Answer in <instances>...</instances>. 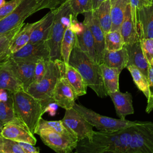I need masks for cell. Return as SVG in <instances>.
<instances>
[{"label": "cell", "mask_w": 153, "mask_h": 153, "mask_svg": "<svg viewBox=\"0 0 153 153\" xmlns=\"http://www.w3.org/2000/svg\"><path fill=\"white\" fill-rule=\"evenodd\" d=\"M130 137L131 127L114 132L94 131L91 140H78L72 153H127Z\"/></svg>", "instance_id": "6da1fadb"}, {"label": "cell", "mask_w": 153, "mask_h": 153, "mask_svg": "<svg viewBox=\"0 0 153 153\" xmlns=\"http://www.w3.org/2000/svg\"><path fill=\"white\" fill-rule=\"evenodd\" d=\"M69 65L79 72L87 86L99 97L103 98L108 96L104 85L100 64L93 61L80 48L76 38L69 57Z\"/></svg>", "instance_id": "7a4b0ae2"}, {"label": "cell", "mask_w": 153, "mask_h": 153, "mask_svg": "<svg viewBox=\"0 0 153 153\" xmlns=\"http://www.w3.org/2000/svg\"><path fill=\"white\" fill-rule=\"evenodd\" d=\"M13 97L16 117L32 134H35L39 121L45 112L41 102L23 89L14 93Z\"/></svg>", "instance_id": "3957f363"}, {"label": "cell", "mask_w": 153, "mask_h": 153, "mask_svg": "<svg viewBox=\"0 0 153 153\" xmlns=\"http://www.w3.org/2000/svg\"><path fill=\"white\" fill-rule=\"evenodd\" d=\"M72 17L68 1L56 10L54 22L47 40L50 50V59L51 61L62 60L60 51L61 42L66 29L71 26Z\"/></svg>", "instance_id": "277c9868"}, {"label": "cell", "mask_w": 153, "mask_h": 153, "mask_svg": "<svg viewBox=\"0 0 153 153\" xmlns=\"http://www.w3.org/2000/svg\"><path fill=\"white\" fill-rule=\"evenodd\" d=\"M60 76V71L57 63L48 60L47 70L42 79L38 82L31 84L26 90L28 93L41 102L45 111L51 103H54V90Z\"/></svg>", "instance_id": "5b68a950"}, {"label": "cell", "mask_w": 153, "mask_h": 153, "mask_svg": "<svg viewBox=\"0 0 153 153\" xmlns=\"http://www.w3.org/2000/svg\"><path fill=\"white\" fill-rule=\"evenodd\" d=\"M73 108L80 114L93 127L101 131L114 132L131 127L137 123V121H132L126 119H116L102 115L82 105L76 103H75Z\"/></svg>", "instance_id": "8992f818"}, {"label": "cell", "mask_w": 153, "mask_h": 153, "mask_svg": "<svg viewBox=\"0 0 153 153\" xmlns=\"http://www.w3.org/2000/svg\"><path fill=\"white\" fill-rule=\"evenodd\" d=\"M127 153H153V122L137 121L131 127Z\"/></svg>", "instance_id": "52a82bcc"}, {"label": "cell", "mask_w": 153, "mask_h": 153, "mask_svg": "<svg viewBox=\"0 0 153 153\" xmlns=\"http://www.w3.org/2000/svg\"><path fill=\"white\" fill-rule=\"evenodd\" d=\"M39 10L36 0H22L13 11L0 21V35L23 24L28 17Z\"/></svg>", "instance_id": "ba28073f"}, {"label": "cell", "mask_w": 153, "mask_h": 153, "mask_svg": "<svg viewBox=\"0 0 153 153\" xmlns=\"http://www.w3.org/2000/svg\"><path fill=\"white\" fill-rule=\"evenodd\" d=\"M62 121L78 141L85 138L90 140L92 139L94 131L93 126L73 108L65 110V115Z\"/></svg>", "instance_id": "9c48e42d"}, {"label": "cell", "mask_w": 153, "mask_h": 153, "mask_svg": "<svg viewBox=\"0 0 153 153\" xmlns=\"http://www.w3.org/2000/svg\"><path fill=\"white\" fill-rule=\"evenodd\" d=\"M42 142L57 153H72L78 140L69 135L43 129L36 132Z\"/></svg>", "instance_id": "30bf717a"}, {"label": "cell", "mask_w": 153, "mask_h": 153, "mask_svg": "<svg viewBox=\"0 0 153 153\" xmlns=\"http://www.w3.org/2000/svg\"><path fill=\"white\" fill-rule=\"evenodd\" d=\"M0 135L17 142H25L33 145L36 143L33 134L17 117L3 126Z\"/></svg>", "instance_id": "8fae6325"}, {"label": "cell", "mask_w": 153, "mask_h": 153, "mask_svg": "<svg viewBox=\"0 0 153 153\" xmlns=\"http://www.w3.org/2000/svg\"><path fill=\"white\" fill-rule=\"evenodd\" d=\"M38 60L32 59L13 58L11 56L8 59L12 71L22 82L25 91L33 82L35 69Z\"/></svg>", "instance_id": "7c38bea8"}, {"label": "cell", "mask_w": 153, "mask_h": 153, "mask_svg": "<svg viewBox=\"0 0 153 153\" xmlns=\"http://www.w3.org/2000/svg\"><path fill=\"white\" fill-rule=\"evenodd\" d=\"M78 98L72 88L61 75L58 79L53 93V100L57 106L69 109L73 108Z\"/></svg>", "instance_id": "4fadbf2b"}, {"label": "cell", "mask_w": 153, "mask_h": 153, "mask_svg": "<svg viewBox=\"0 0 153 153\" xmlns=\"http://www.w3.org/2000/svg\"><path fill=\"white\" fill-rule=\"evenodd\" d=\"M84 16L83 23L88 27L94 39L97 63L101 64L105 50V33L102 29L97 18L93 14V10L84 13Z\"/></svg>", "instance_id": "5bb4252c"}, {"label": "cell", "mask_w": 153, "mask_h": 153, "mask_svg": "<svg viewBox=\"0 0 153 153\" xmlns=\"http://www.w3.org/2000/svg\"><path fill=\"white\" fill-rule=\"evenodd\" d=\"M54 62L59 67L60 75L65 78L77 97L85 95L88 86L79 72L70 65L65 64L63 60H56Z\"/></svg>", "instance_id": "9a60e30c"}, {"label": "cell", "mask_w": 153, "mask_h": 153, "mask_svg": "<svg viewBox=\"0 0 153 153\" xmlns=\"http://www.w3.org/2000/svg\"><path fill=\"white\" fill-rule=\"evenodd\" d=\"M11 57L17 59H44L50 60V50L47 41H42L36 43L28 42L20 50L11 54Z\"/></svg>", "instance_id": "2e32d148"}, {"label": "cell", "mask_w": 153, "mask_h": 153, "mask_svg": "<svg viewBox=\"0 0 153 153\" xmlns=\"http://www.w3.org/2000/svg\"><path fill=\"white\" fill-rule=\"evenodd\" d=\"M56 10H50L39 20L33 23L29 42L47 41L54 22Z\"/></svg>", "instance_id": "e0dca14e"}, {"label": "cell", "mask_w": 153, "mask_h": 153, "mask_svg": "<svg viewBox=\"0 0 153 153\" xmlns=\"http://www.w3.org/2000/svg\"><path fill=\"white\" fill-rule=\"evenodd\" d=\"M111 99L117 115L121 119H126L128 115L134 112L133 106L132 95L129 92L123 93L120 90L109 93L108 94Z\"/></svg>", "instance_id": "ac0fdd59"}, {"label": "cell", "mask_w": 153, "mask_h": 153, "mask_svg": "<svg viewBox=\"0 0 153 153\" xmlns=\"http://www.w3.org/2000/svg\"><path fill=\"white\" fill-rule=\"evenodd\" d=\"M124 47L127 50L128 56L127 66H136L148 78L149 63L143 53L140 41L131 44H125Z\"/></svg>", "instance_id": "d6986e66"}, {"label": "cell", "mask_w": 153, "mask_h": 153, "mask_svg": "<svg viewBox=\"0 0 153 153\" xmlns=\"http://www.w3.org/2000/svg\"><path fill=\"white\" fill-rule=\"evenodd\" d=\"M139 37L153 39V2L150 4L139 5Z\"/></svg>", "instance_id": "ffe728a7"}, {"label": "cell", "mask_w": 153, "mask_h": 153, "mask_svg": "<svg viewBox=\"0 0 153 153\" xmlns=\"http://www.w3.org/2000/svg\"><path fill=\"white\" fill-rule=\"evenodd\" d=\"M0 89L6 90L13 93L24 90L22 82L12 71L8 59L0 65Z\"/></svg>", "instance_id": "44dd1931"}, {"label": "cell", "mask_w": 153, "mask_h": 153, "mask_svg": "<svg viewBox=\"0 0 153 153\" xmlns=\"http://www.w3.org/2000/svg\"><path fill=\"white\" fill-rule=\"evenodd\" d=\"M13 94L8 90L0 89V123L3 126L16 117Z\"/></svg>", "instance_id": "7402d4cb"}, {"label": "cell", "mask_w": 153, "mask_h": 153, "mask_svg": "<svg viewBox=\"0 0 153 153\" xmlns=\"http://www.w3.org/2000/svg\"><path fill=\"white\" fill-rule=\"evenodd\" d=\"M127 63L128 56L124 47L115 51L105 50L102 63L111 68H117L121 72L123 69L127 67Z\"/></svg>", "instance_id": "603a6c76"}, {"label": "cell", "mask_w": 153, "mask_h": 153, "mask_svg": "<svg viewBox=\"0 0 153 153\" xmlns=\"http://www.w3.org/2000/svg\"><path fill=\"white\" fill-rule=\"evenodd\" d=\"M120 30L123 38L124 44H131L140 41L132 20L130 4L126 10L124 17Z\"/></svg>", "instance_id": "cb8c5ba5"}, {"label": "cell", "mask_w": 153, "mask_h": 153, "mask_svg": "<svg viewBox=\"0 0 153 153\" xmlns=\"http://www.w3.org/2000/svg\"><path fill=\"white\" fill-rule=\"evenodd\" d=\"M76 38L80 48L93 61L97 63L94 39L90 29L85 24H84L82 32L78 35H76Z\"/></svg>", "instance_id": "d4e9b609"}, {"label": "cell", "mask_w": 153, "mask_h": 153, "mask_svg": "<svg viewBox=\"0 0 153 153\" xmlns=\"http://www.w3.org/2000/svg\"><path fill=\"white\" fill-rule=\"evenodd\" d=\"M103 80L107 93L115 92L119 89L120 71L114 68H111L103 63L100 64Z\"/></svg>", "instance_id": "484cf974"}, {"label": "cell", "mask_w": 153, "mask_h": 153, "mask_svg": "<svg viewBox=\"0 0 153 153\" xmlns=\"http://www.w3.org/2000/svg\"><path fill=\"white\" fill-rule=\"evenodd\" d=\"M129 0H111L112 27L111 31L120 30Z\"/></svg>", "instance_id": "4316f807"}, {"label": "cell", "mask_w": 153, "mask_h": 153, "mask_svg": "<svg viewBox=\"0 0 153 153\" xmlns=\"http://www.w3.org/2000/svg\"><path fill=\"white\" fill-rule=\"evenodd\" d=\"M93 13L105 34L110 32L112 27L111 0L103 1L96 9L93 10Z\"/></svg>", "instance_id": "83f0119b"}, {"label": "cell", "mask_w": 153, "mask_h": 153, "mask_svg": "<svg viewBox=\"0 0 153 153\" xmlns=\"http://www.w3.org/2000/svg\"><path fill=\"white\" fill-rule=\"evenodd\" d=\"M33 26V23L24 25L22 29L16 33L10 45L11 54L17 52L29 42Z\"/></svg>", "instance_id": "f1b7e54d"}, {"label": "cell", "mask_w": 153, "mask_h": 153, "mask_svg": "<svg viewBox=\"0 0 153 153\" xmlns=\"http://www.w3.org/2000/svg\"><path fill=\"white\" fill-rule=\"evenodd\" d=\"M25 23L14 29L0 35V65L5 62L11 56L10 45L16 33L22 29Z\"/></svg>", "instance_id": "f546056e"}, {"label": "cell", "mask_w": 153, "mask_h": 153, "mask_svg": "<svg viewBox=\"0 0 153 153\" xmlns=\"http://www.w3.org/2000/svg\"><path fill=\"white\" fill-rule=\"evenodd\" d=\"M126 68L130 72L133 80L137 88L143 93L148 100L151 96L148 78L136 66L134 65H128Z\"/></svg>", "instance_id": "4dcf8cb0"}, {"label": "cell", "mask_w": 153, "mask_h": 153, "mask_svg": "<svg viewBox=\"0 0 153 153\" xmlns=\"http://www.w3.org/2000/svg\"><path fill=\"white\" fill-rule=\"evenodd\" d=\"M76 41V34L70 27H68L62 38L60 51L62 60L66 65L69 64V59Z\"/></svg>", "instance_id": "1f68e13d"}, {"label": "cell", "mask_w": 153, "mask_h": 153, "mask_svg": "<svg viewBox=\"0 0 153 153\" xmlns=\"http://www.w3.org/2000/svg\"><path fill=\"white\" fill-rule=\"evenodd\" d=\"M105 50L109 51L118 50L123 48L124 41L120 30L110 31L105 34Z\"/></svg>", "instance_id": "d6a6232c"}, {"label": "cell", "mask_w": 153, "mask_h": 153, "mask_svg": "<svg viewBox=\"0 0 153 153\" xmlns=\"http://www.w3.org/2000/svg\"><path fill=\"white\" fill-rule=\"evenodd\" d=\"M43 129H47V130H52V131H56L59 133L69 135V136H71L76 138L66 128V127L65 126L64 124L63 123L62 120H56V121H47V120H45L42 118H41L39 121L38 126L36 131L35 132V134L36 133L37 131H39L41 130H43Z\"/></svg>", "instance_id": "836d02e7"}, {"label": "cell", "mask_w": 153, "mask_h": 153, "mask_svg": "<svg viewBox=\"0 0 153 153\" xmlns=\"http://www.w3.org/2000/svg\"><path fill=\"white\" fill-rule=\"evenodd\" d=\"M71 8L72 18L77 19L79 14H84L93 10L91 0H68Z\"/></svg>", "instance_id": "e575fe53"}, {"label": "cell", "mask_w": 153, "mask_h": 153, "mask_svg": "<svg viewBox=\"0 0 153 153\" xmlns=\"http://www.w3.org/2000/svg\"><path fill=\"white\" fill-rule=\"evenodd\" d=\"M0 150L3 153H26L19 142L0 135Z\"/></svg>", "instance_id": "d590c367"}, {"label": "cell", "mask_w": 153, "mask_h": 153, "mask_svg": "<svg viewBox=\"0 0 153 153\" xmlns=\"http://www.w3.org/2000/svg\"><path fill=\"white\" fill-rule=\"evenodd\" d=\"M143 53L149 63L153 65V39L142 38L140 39Z\"/></svg>", "instance_id": "8d00e7d4"}, {"label": "cell", "mask_w": 153, "mask_h": 153, "mask_svg": "<svg viewBox=\"0 0 153 153\" xmlns=\"http://www.w3.org/2000/svg\"><path fill=\"white\" fill-rule=\"evenodd\" d=\"M47 61L48 60H45L44 59H39L37 61L35 69L33 82H38L45 75L47 70Z\"/></svg>", "instance_id": "74e56055"}, {"label": "cell", "mask_w": 153, "mask_h": 153, "mask_svg": "<svg viewBox=\"0 0 153 153\" xmlns=\"http://www.w3.org/2000/svg\"><path fill=\"white\" fill-rule=\"evenodd\" d=\"M130 7L131 13L132 20L134 23L136 30L139 35V9L140 0H129Z\"/></svg>", "instance_id": "f35d334b"}, {"label": "cell", "mask_w": 153, "mask_h": 153, "mask_svg": "<svg viewBox=\"0 0 153 153\" xmlns=\"http://www.w3.org/2000/svg\"><path fill=\"white\" fill-rule=\"evenodd\" d=\"M22 1V0H10L0 8V21L13 11Z\"/></svg>", "instance_id": "ab89813d"}, {"label": "cell", "mask_w": 153, "mask_h": 153, "mask_svg": "<svg viewBox=\"0 0 153 153\" xmlns=\"http://www.w3.org/2000/svg\"><path fill=\"white\" fill-rule=\"evenodd\" d=\"M40 6V10L48 8L55 10L64 4L68 0H36Z\"/></svg>", "instance_id": "60d3db41"}, {"label": "cell", "mask_w": 153, "mask_h": 153, "mask_svg": "<svg viewBox=\"0 0 153 153\" xmlns=\"http://www.w3.org/2000/svg\"><path fill=\"white\" fill-rule=\"evenodd\" d=\"M19 143L23 148L26 153H40L39 148L35 147V145L25 142H19Z\"/></svg>", "instance_id": "b9f144b4"}, {"label": "cell", "mask_w": 153, "mask_h": 153, "mask_svg": "<svg viewBox=\"0 0 153 153\" xmlns=\"http://www.w3.org/2000/svg\"><path fill=\"white\" fill-rule=\"evenodd\" d=\"M148 81L151 96L153 95V65H149L148 71Z\"/></svg>", "instance_id": "7bdbcfd3"}, {"label": "cell", "mask_w": 153, "mask_h": 153, "mask_svg": "<svg viewBox=\"0 0 153 153\" xmlns=\"http://www.w3.org/2000/svg\"><path fill=\"white\" fill-rule=\"evenodd\" d=\"M153 109V95L151 96L147 100V105L146 108V112L147 113H150V112Z\"/></svg>", "instance_id": "ee69618b"}, {"label": "cell", "mask_w": 153, "mask_h": 153, "mask_svg": "<svg viewBox=\"0 0 153 153\" xmlns=\"http://www.w3.org/2000/svg\"><path fill=\"white\" fill-rule=\"evenodd\" d=\"M105 1V0H91L92 6H93V10L96 9Z\"/></svg>", "instance_id": "f6af8a7d"}, {"label": "cell", "mask_w": 153, "mask_h": 153, "mask_svg": "<svg viewBox=\"0 0 153 153\" xmlns=\"http://www.w3.org/2000/svg\"><path fill=\"white\" fill-rule=\"evenodd\" d=\"M153 2V0H140L139 5H145V4H150Z\"/></svg>", "instance_id": "bcb514c9"}, {"label": "cell", "mask_w": 153, "mask_h": 153, "mask_svg": "<svg viewBox=\"0 0 153 153\" xmlns=\"http://www.w3.org/2000/svg\"><path fill=\"white\" fill-rule=\"evenodd\" d=\"M5 3H6L5 0H0V8H1L2 6H4Z\"/></svg>", "instance_id": "7dc6e473"}, {"label": "cell", "mask_w": 153, "mask_h": 153, "mask_svg": "<svg viewBox=\"0 0 153 153\" xmlns=\"http://www.w3.org/2000/svg\"><path fill=\"white\" fill-rule=\"evenodd\" d=\"M2 127H3V124H2L1 123H0V133L2 129Z\"/></svg>", "instance_id": "c3c4849f"}, {"label": "cell", "mask_w": 153, "mask_h": 153, "mask_svg": "<svg viewBox=\"0 0 153 153\" xmlns=\"http://www.w3.org/2000/svg\"><path fill=\"white\" fill-rule=\"evenodd\" d=\"M0 153H3V152H2V151L0 150Z\"/></svg>", "instance_id": "681fc988"}]
</instances>
